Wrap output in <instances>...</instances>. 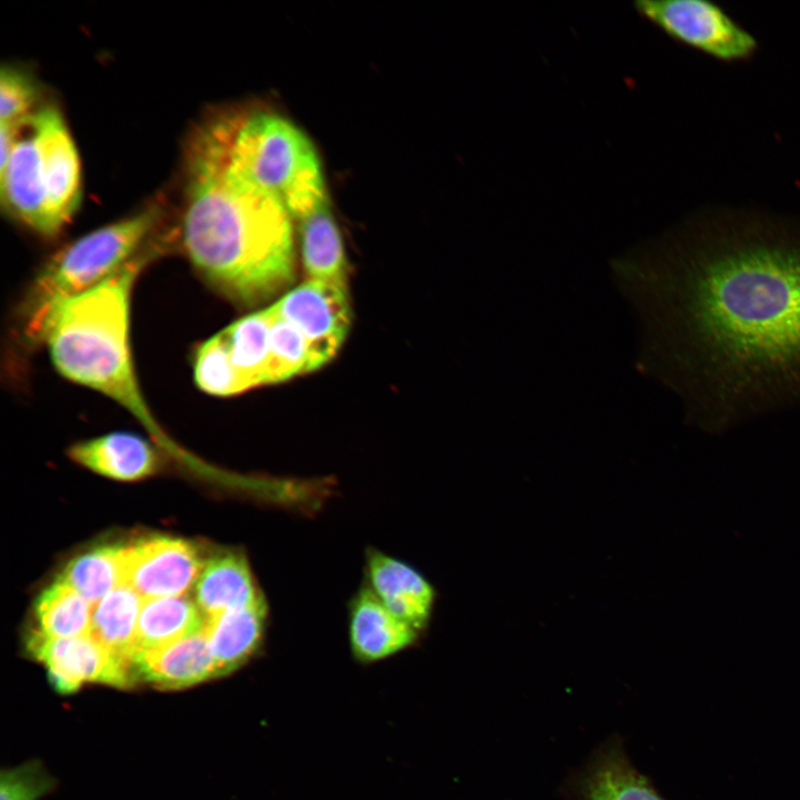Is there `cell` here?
Segmentation results:
<instances>
[{"instance_id":"1","label":"cell","mask_w":800,"mask_h":800,"mask_svg":"<svg viewBox=\"0 0 800 800\" xmlns=\"http://www.w3.org/2000/svg\"><path fill=\"white\" fill-rule=\"evenodd\" d=\"M657 277L669 376L690 419L723 431L800 408V239L708 238Z\"/></svg>"},{"instance_id":"2","label":"cell","mask_w":800,"mask_h":800,"mask_svg":"<svg viewBox=\"0 0 800 800\" xmlns=\"http://www.w3.org/2000/svg\"><path fill=\"white\" fill-rule=\"evenodd\" d=\"M182 222L187 256L199 276L240 306L283 292L296 276L291 216L272 196L224 176L193 143Z\"/></svg>"},{"instance_id":"3","label":"cell","mask_w":800,"mask_h":800,"mask_svg":"<svg viewBox=\"0 0 800 800\" xmlns=\"http://www.w3.org/2000/svg\"><path fill=\"white\" fill-rule=\"evenodd\" d=\"M162 248L151 243L101 284L63 302L41 334L63 378L102 393L151 430L158 424L142 396L130 347V300L141 270Z\"/></svg>"},{"instance_id":"4","label":"cell","mask_w":800,"mask_h":800,"mask_svg":"<svg viewBox=\"0 0 800 800\" xmlns=\"http://www.w3.org/2000/svg\"><path fill=\"white\" fill-rule=\"evenodd\" d=\"M196 141L226 177L272 196L291 218L300 220L329 202L313 143L279 114L227 117L206 127Z\"/></svg>"},{"instance_id":"5","label":"cell","mask_w":800,"mask_h":800,"mask_svg":"<svg viewBox=\"0 0 800 800\" xmlns=\"http://www.w3.org/2000/svg\"><path fill=\"white\" fill-rule=\"evenodd\" d=\"M159 211L134 216L93 230L53 254L38 271L21 307L23 331L40 342L50 314L63 302L98 287L151 242Z\"/></svg>"},{"instance_id":"6","label":"cell","mask_w":800,"mask_h":800,"mask_svg":"<svg viewBox=\"0 0 800 800\" xmlns=\"http://www.w3.org/2000/svg\"><path fill=\"white\" fill-rule=\"evenodd\" d=\"M634 8L668 36L721 60L743 59L757 47L754 37L713 2L642 0Z\"/></svg>"},{"instance_id":"7","label":"cell","mask_w":800,"mask_h":800,"mask_svg":"<svg viewBox=\"0 0 800 800\" xmlns=\"http://www.w3.org/2000/svg\"><path fill=\"white\" fill-rule=\"evenodd\" d=\"M271 306L306 339L312 371L328 363L347 338L351 322L347 282L307 279Z\"/></svg>"},{"instance_id":"8","label":"cell","mask_w":800,"mask_h":800,"mask_svg":"<svg viewBox=\"0 0 800 800\" xmlns=\"http://www.w3.org/2000/svg\"><path fill=\"white\" fill-rule=\"evenodd\" d=\"M27 650L46 667L53 689L62 694L74 693L87 682L126 688L137 681L132 664L90 633L52 638L33 630L27 638Z\"/></svg>"},{"instance_id":"9","label":"cell","mask_w":800,"mask_h":800,"mask_svg":"<svg viewBox=\"0 0 800 800\" xmlns=\"http://www.w3.org/2000/svg\"><path fill=\"white\" fill-rule=\"evenodd\" d=\"M204 564L197 547L171 537L148 538L123 547L122 583L143 600L183 596Z\"/></svg>"},{"instance_id":"10","label":"cell","mask_w":800,"mask_h":800,"mask_svg":"<svg viewBox=\"0 0 800 800\" xmlns=\"http://www.w3.org/2000/svg\"><path fill=\"white\" fill-rule=\"evenodd\" d=\"M32 113L17 124L10 157L0 168L3 207L19 221L43 236H54L48 211L42 158Z\"/></svg>"},{"instance_id":"11","label":"cell","mask_w":800,"mask_h":800,"mask_svg":"<svg viewBox=\"0 0 800 800\" xmlns=\"http://www.w3.org/2000/svg\"><path fill=\"white\" fill-rule=\"evenodd\" d=\"M31 117L41 151L49 217L57 234L70 221L80 202L79 158L57 109L41 108Z\"/></svg>"},{"instance_id":"12","label":"cell","mask_w":800,"mask_h":800,"mask_svg":"<svg viewBox=\"0 0 800 800\" xmlns=\"http://www.w3.org/2000/svg\"><path fill=\"white\" fill-rule=\"evenodd\" d=\"M364 583L397 617L424 632L436 602L428 579L409 563L374 548L366 551Z\"/></svg>"},{"instance_id":"13","label":"cell","mask_w":800,"mask_h":800,"mask_svg":"<svg viewBox=\"0 0 800 800\" xmlns=\"http://www.w3.org/2000/svg\"><path fill=\"white\" fill-rule=\"evenodd\" d=\"M349 643L362 663L389 658L414 646L421 632L392 613L364 583L349 602Z\"/></svg>"},{"instance_id":"14","label":"cell","mask_w":800,"mask_h":800,"mask_svg":"<svg viewBox=\"0 0 800 800\" xmlns=\"http://www.w3.org/2000/svg\"><path fill=\"white\" fill-rule=\"evenodd\" d=\"M132 669L137 680L161 689H181L218 677L204 628L176 642L137 652Z\"/></svg>"},{"instance_id":"15","label":"cell","mask_w":800,"mask_h":800,"mask_svg":"<svg viewBox=\"0 0 800 800\" xmlns=\"http://www.w3.org/2000/svg\"><path fill=\"white\" fill-rule=\"evenodd\" d=\"M193 591L206 619L264 599L246 554L236 549L219 550L204 560Z\"/></svg>"},{"instance_id":"16","label":"cell","mask_w":800,"mask_h":800,"mask_svg":"<svg viewBox=\"0 0 800 800\" xmlns=\"http://www.w3.org/2000/svg\"><path fill=\"white\" fill-rule=\"evenodd\" d=\"M266 599L207 618L204 632L214 659L217 676H227L257 654L267 626Z\"/></svg>"},{"instance_id":"17","label":"cell","mask_w":800,"mask_h":800,"mask_svg":"<svg viewBox=\"0 0 800 800\" xmlns=\"http://www.w3.org/2000/svg\"><path fill=\"white\" fill-rule=\"evenodd\" d=\"M79 464L111 479L132 481L153 473L159 459L143 438L128 432H113L81 441L69 450Z\"/></svg>"},{"instance_id":"18","label":"cell","mask_w":800,"mask_h":800,"mask_svg":"<svg viewBox=\"0 0 800 800\" xmlns=\"http://www.w3.org/2000/svg\"><path fill=\"white\" fill-rule=\"evenodd\" d=\"M206 617L187 596L144 599L139 612L133 656L203 630Z\"/></svg>"},{"instance_id":"19","label":"cell","mask_w":800,"mask_h":800,"mask_svg":"<svg viewBox=\"0 0 800 800\" xmlns=\"http://www.w3.org/2000/svg\"><path fill=\"white\" fill-rule=\"evenodd\" d=\"M300 242L308 279L347 282V257L329 202L300 219Z\"/></svg>"},{"instance_id":"20","label":"cell","mask_w":800,"mask_h":800,"mask_svg":"<svg viewBox=\"0 0 800 800\" xmlns=\"http://www.w3.org/2000/svg\"><path fill=\"white\" fill-rule=\"evenodd\" d=\"M143 599L122 583L93 606L92 634L116 656L132 664L139 612Z\"/></svg>"},{"instance_id":"21","label":"cell","mask_w":800,"mask_h":800,"mask_svg":"<svg viewBox=\"0 0 800 800\" xmlns=\"http://www.w3.org/2000/svg\"><path fill=\"white\" fill-rule=\"evenodd\" d=\"M271 306L224 328L232 362L249 388L267 384L270 358Z\"/></svg>"},{"instance_id":"22","label":"cell","mask_w":800,"mask_h":800,"mask_svg":"<svg viewBox=\"0 0 800 800\" xmlns=\"http://www.w3.org/2000/svg\"><path fill=\"white\" fill-rule=\"evenodd\" d=\"M93 606L74 589L57 578L34 603L39 631L52 638L89 634Z\"/></svg>"},{"instance_id":"23","label":"cell","mask_w":800,"mask_h":800,"mask_svg":"<svg viewBox=\"0 0 800 800\" xmlns=\"http://www.w3.org/2000/svg\"><path fill=\"white\" fill-rule=\"evenodd\" d=\"M123 546L106 544L73 558L58 577L94 606L122 584Z\"/></svg>"},{"instance_id":"24","label":"cell","mask_w":800,"mask_h":800,"mask_svg":"<svg viewBox=\"0 0 800 800\" xmlns=\"http://www.w3.org/2000/svg\"><path fill=\"white\" fill-rule=\"evenodd\" d=\"M193 377L201 391L216 397H230L250 389L232 362L222 330L197 348Z\"/></svg>"},{"instance_id":"25","label":"cell","mask_w":800,"mask_h":800,"mask_svg":"<svg viewBox=\"0 0 800 800\" xmlns=\"http://www.w3.org/2000/svg\"><path fill=\"white\" fill-rule=\"evenodd\" d=\"M588 800H663L622 756L612 753L594 769Z\"/></svg>"},{"instance_id":"26","label":"cell","mask_w":800,"mask_h":800,"mask_svg":"<svg viewBox=\"0 0 800 800\" xmlns=\"http://www.w3.org/2000/svg\"><path fill=\"white\" fill-rule=\"evenodd\" d=\"M273 318L270 329V358L267 384L287 381L311 370V357L303 336L290 323L278 317L271 306Z\"/></svg>"},{"instance_id":"27","label":"cell","mask_w":800,"mask_h":800,"mask_svg":"<svg viewBox=\"0 0 800 800\" xmlns=\"http://www.w3.org/2000/svg\"><path fill=\"white\" fill-rule=\"evenodd\" d=\"M36 88L27 76L11 67L0 74V123L16 126L32 113Z\"/></svg>"},{"instance_id":"28","label":"cell","mask_w":800,"mask_h":800,"mask_svg":"<svg viewBox=\"0 0 800 800\" xmlns=\"http://www.w3.org/2000/svg\"><path fill=\"white\" fill-rule=\"evenodd\" d=\"M52 787L41 764L27 763L1 773L0 800H38Z\"/></svg>"}]
</instances>
